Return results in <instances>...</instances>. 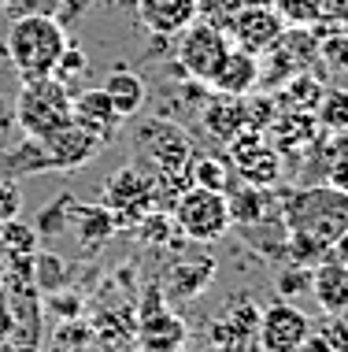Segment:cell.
Returning <instances> with one entry per match:
<instances>
[{
    "label": "cell",
    "instance_id": "6da1fadb",
    "mask_svg": "<svg viewBox=\"0 0 348 352\" xmlns=\"http://www.w3.org/2000/svg\"><path fill=\"white\" fill-rule=\"evenodd\" d=\"M71 34L56 15L34 12V15H15L4 37V52L19 82L26 78H45L56 71V60L67 49Z\"/></svg>",
    "mask_w": 348,
    "mask_h": 352
},
{
    "label": "cell",
    "instance_id": "7a4b0ae2",
    "mask_svg": "<svg viewBox=\"0 0 348 352\" xmlns=\"http://www.w3.org/2000/svg\"><path fill=\"white\" fill-rule=\"evenodd\" d=\"M278 208L289 234H308L323 245H334V237L348 226V193L326 182L293 189L278 201Z\"/></svg>",
    "mask_w": 348,
    "mask_h": 352
},
{
    "label": "cell",
    "instance_id": "3957f363",
    "mask_svg": "<svg viewBox=\"0 0 348 352\" xmlns=\"http://www.w3.org/2000/svg\"><path fill=\"white\" fill-rule=\"evenodd\" d=\"M12 116L26 138H49L71 122V89L63 82H56L52 74L26 78L15 93Z\"/></svg>",
    "mask_w": 348,
    "mask_h": 352
},
{
    "label": "cell",
    "instance_id": "277c9868",
    "mask_svg": "<svg viewBox=\"0 0 348 352\" xmlns=\"http://www.w3.org/2000/svg\"><path fill=\"white\" fill-rule=\"evenodd\" d=\"M134 145H137L134 164L145 170V175H178V170H185L193 160L189 134L171 119H145L137 126Z\"/></svg>",
    "mask_w": 348,
    "mask_h": 352
},
{
    "label": "cell",
    "instance_id": "5b68a950",
    "mask_svg": "<svg viewBox=\"0 0 348 352\" xmlns=\"http://www.w3.org/2000/svg\"><path fill=\"white\" fill-rule=\"evenodd\" d=\"M171 215H174L178 234L189 237V241H200V245L219 241L230 230V204H227V193H219V189L189 186L174 201Z\"/></svg>",
    "mask_w": 348,
    "mask_h": 352
},
{
    "label": "cell",
    "instance_id": "8992f818",
    "mask_svg": "<svg viewBox=\"0 0 348 352\" xmlns=\"http://www.w3.org/2000/svg\"><path fill=\"white\" fill-rule=\"evenodd\" d=\"M259 85L278 89L286 78H293L300 71H312L318 63V37L315 26H286L281 37L259 56Z\"/></svg>",
    "mask_w": 348,
    "mask_h": 352
},
{
    "label": "cell",
    "instance_id": "52a82bcc",
    "mask_svg": "<svg viewBox=\"0 0 348 352\" xmlns=\"http://www.w3.org/2000/svg\"><path fill=\"white\" fill-rule=\"evenodd\" d=\"M227 52H230L227 30H219L208 19H196L178 34V71L189 82L208 85L219 71V63L227 60Z\"/></svg>",
    "mask_w": 348,
    "mask_h": 352
},
{
    "label": "cell",
    "instance_id": "ba28073f",
    "mask_svg": "<svg viewBox=\"0 0 348 352\" xmlns=\"http://www.w3.org/2000/svg\"><path fill=\"white\" fill-rule=\"evenodd\" d=\"M104 204L115 215V230H134L152 212V175H145L137 164L119 167L104 182Z\"/></svg>",
    "mask_w": 348,
    "mask_h": 352
},
{
    "label": "cell",
    "instance_id": "9c48e42d",
    "mask_svg": "<svg viewBox=\"0 0 348 352\" xmlns=\"http://www.w3.org/2000/svg\"><path fill=\"white\" fill-rule=\"evenodd\" d=\"M286 30V23H281V15L270 8V0H259V4H244L237 15L227 23V37L233 49L241 52H252V56H263L270 49V45L281 37Z\"/></svg>",
    "mask_w": 348,
    "mask_h": 352
},
{
    "label": "cell",
    "instance_id": "30bf717a",
    "mask_svg": "<svg viewBox=\"0 0 348 352\" xmlns=\"http://www.w3.org/2000/svg\"><path fill=\"white\" fill-rule=\"evenodd\" d=\"M308 334H312V322L293 300H275L270 308L259 311V327H256L259 352H293Z\"/></svg>",
    "mask_w": 348,
    "mask_h": 352
},
{
    "label": "cell",
    "instance_id": "8fae6325",
    "mask_svg": "<svg viewBox=\"0 0 348 352\" xmlns=\"http://www.w3.org/2000/svg\"><path fill=\"white\" fill-rule=\"evenodd\" d=\"M45 152H49L52 160V170H78V167H89L93 160L100 156L108 145L100 138L86 134L82 126H74V122H67V126H60L56 134L41 138Z\"/></svg>",
    "mask_w": 348,
    "mask_h": 352
},
{
    "label": "cell",
    "instance_id": "7c38bea8",
    "mask_svg": "<svg viewBox=\"0 0 348 352\" xmlns=\"http://www.w3.org/2000/svg\"><path fill=\"white\" fill-rule=\"evenodd\" d=\"M71 122L82 126L86 134L100 138L104 145H111L122 126V116L115 111V104H111L104 89H82L71 97Z\"/></svg>",
    "mask_w": 348,
    "mask_h": 352
},
{
    "label": "cell",
    "instance_id": "4fadbf2b",
    "mask_svg": "<svg viewBox=\"0 0 348 352\" xmlns=\"http://www.w3.org/2000/svg\"><path fill=\"white\" fill-rule=\"evenodd\" d=\"M137 19L152 37H178L189 23L200 19L196 0H134Z\"/></svg>",
    "mask_w": 348,
    "mask_h": 352
},
{
    "label": "cell",
    "instance_id": "5bb4252c",
    "mask_svg": "<svg viewBox=\"0 0 348 352\" xmlns=\"http://www.w3.org/2000/svg\"><path fill=\"white\" fill-rule=\"evenodd\" d=\"M208 85L215 93H222V97H248V93H256L259 89V56L241 52L230 45L227 60L219 63V71H215V78Z\"/></svg>",
    "mask_w": 348,
    "mask_h": 352
},
{
    "label": "cell",
    "instance_id": "9a60e30c",
    "mask_svg": "<svg viewBox=\"0 0 348 352\" xmlns=\"http://www.w3.org/2000/svg\"><path fill=\"white\" fill-rule=\"evenodd\" d=\"M227 204H230V226H267L270 219H281V208L278 201L270 197V189H259V186H244L227 193Z\"/></svg>",
    "mask_w": 348,
    "mask_h": 352
},
{
    "label": "cell",
    "instance_id": "2e32d148",
    "mask_svg": "<svg viewBox=\"0 0 348 352\" xmlns=\"http://www.w3.org/2000/svg\"><path fill=\"white\" fill-rule=\"evenodd\" d=\"M312 297L326 316H348V267L326 256L323 263L312 267Z\"/></svg>",
    "mask_w": 348,
    "mask_h": 352
},
{
    "label": "cell",
    "instance_id": "e0dca14e",
    "mask_svg": "<svg viewBox=\"0 0 348 352\" xmlns=\"http://www.w3.org/2000/svg\"><path fill=\"white\" fill-rule=\"evenodd\" d=\"M267 134L278 152H300L323 141V126L315 122L312 111H278V119L267 126Z\"/></svg>",
    "mask_w": 348,
    "mask_h": 352
},
{
    "label": "cell",
    "instance_id": "ac0fdd59",
    "mask_svg": "<svg viewBox=\"0 0 348 352\" xmlns=\"http://www.w3.org/2000/svg\"><path fill=\"white\" fill-rule=\"evenodd\" d=\"M45 170H52V160L49 152H45L41 138H19L12 141L8 148H0V178H30V175H45Z\"/></svg>",
    "mask_w": 348,
    "mask_h": 352
},
{
    "label": "cell",
    "instance_id": "d6986e66",
    "mask_svg": "<svg viewBox=\"0 0 348 352\" xmlns=\"http://www.w3.org/2000/svg\"><path fill=\"white\" fill-rule=\"evenodd\" d=\"M71 226H74V234H78V241H82V249H89L86 256H93L100 249V245H108L111 237H115V215H111V208L104 201H97V204H82L74 208V215H71Z\"/></svg>",
    "mask_w": 348,
    "mask_h": 352
},
{
    "label": "cell",
    "instance_id": "ffe728a7",
    "mask_svg": "<svg viewBox=\"0 0 348 352\" xmlns=\"http://www.w3.org/2000/svg\"><path fill=\"white\" fill-rule=\"evenodd\" d=\"M215 278V260L211 256H200V260H182L174 263L171 274H167L163 297L167 300H193L208 289V282Z\"/></svg>",
    "mask_w": 348,
    "mask_h": 352
},
{
    "label": "cell",
    "instance_id": "44dd1931",
    "mask_svg": "<svg viewBox=\"0 0 348 352\" xmlns=\"http://www.w3.org/2000/svg\"><path fill=\"white\" fill-rule=\"evenodd\" d=\"M200 119H204V130H208L215 141L230 145V141L244 130V97H222V93H215V97L204 104Z\"/></svg>",
    "mask_w": 348,
    "mask_h": 352
},
{
    "label": "cell",
    "instance_id": "7402d4cb",
    "mask_svg": "<svg viewBox=\"0 0 348 352\" xmlns=\"http://www.w3.org/2000/svg\"><path fill=\"white\" fill-rule=\"evenodd\" d=\"M100 89L111 97V104H115V111H119L122 119H134L137 111L145 108V100H148L145 78H141L137 71H130V67H111V74L104 78Z\"/></svg>",
    "mask_w": 348,
    "mask_h": 352
},
{
    "label": "cell",
    "instance_id": "603a6c76",
    "mask_svg": "<svg viewBox=\"0 0 348 352\" xmlns=\"http://www.w3.org/2000/svg\"><path fill=\"white\" fill-rule=\"evenodd\" d=\"M323 93H326V85L318 82V74L300 71V74H293V78H286L278 85L275 104H278V111H315V104L323 100Z\"/></svg>",
    "mask_w": 348,
    "mask_h": 352
},
{
    "label": "cell",
    "instance_id": "cb8c5ba5",
    "mask_svg": "<svg viewBox=\"0 0 348 352\" xmlns=\"http://www.w3.org/2000/svg\"><path fill=\"white\" fill-rule=\"evenodd\" d=\"M318 164H323V182L348 193V130L318 141Z\"/></svg>",
    "mask_w": 348,
    "mask_h": 352
},
{
    "label": "cell",
    "instance_id": "d4e9b609",
    "mask_svg": "<svg viewBox=\"0 0 348 352\" xmlns=\"http://www.w3.org/2000/svg\"><path fill=\"white\" fill-rule=\"evenodd\" d=\"M137 338L141 341H174V345H185V322L178 319L171 308H159L152 316L137 319Z\"/></svg>",
    "mask_w": 348,
    "mask_h": 352
},
{
    "label": "cell",
    "instance_id": "484cf974",
    "mask_svg": "<svg viewBox=\"0 0 348 352\" xmlns=\"http://www.w3.org/2000/svg\"><path fill=\"white\" fill-rule=\"evenodd\" d=\"M312 116L323 126V134H345L348 130V89H326Z\"/></svg>",
    "mask_w": 348,
    "mask_h": 352
},
{
    "label": "cell",
    "instance_id": "4316f807",
    "mask_svg": "<svg viewBox=\"0 0 348 352\" xmlns=\"http://www.w3.org/2000/svg\"><path fill=\"white\" fill-rule=\"evenodd\" d=\"M189 182L204 186V189H219V193H230V164L219 156H193L189 160Z\"/></svg>",
    "mask_w": 348,
    "mask_h": 352
},
{
    "label": "cell",
    "instance_id": "83f0119b",
    "mask_svg": "<svg viewBox=\"0 0 348 352\" xmlns=\"http://www.w3.org/2000/svg\"><path fill=\"white\" fill-rule=\"evenodd\" d=\"M74 208H78V197H74V193H60L52 204H45L41 215H37V223H34L37 237H56V234H63V230L71 226Z\"/></svg>",
    "mask_w": 348,
    "mask_h": 352
},
{
    "label": "cell",
    "instance_id": "f1b7e54d",
    "mask_svg": "<svg viewBox=\"0 0 348 352\" xmlns=\"http://www.w3.org/2000/svg\"><path fill=\"white\" fill-rule=\"evenodd\" d=\"M37 241H41L37 230L30 223H19V215L0 223V256H34Z\"/></svg>",
    "mask_w": 348,
    "mask_h": 352
},
{
    "label": "cell",
    "instance_id": "f546056e",
    "mask_svg": "<svg viewBox=\"0 0 348 352\" xmlns=\"http://www.w3.org/2000/svg\"><path fill=\"white\" fill-rule=\"evenodd\" d=\"M134 230H137V237L145 245H174V230H178V226H174V215L171 212H159V208H152V212L141 219Z\"/></svg>",
    "mask_w": 348,
    "mask_h": 352
},
{
    "label": "cell",
    "instance_id": "4dcf8cb0",
    "mask_svg": "<svg viewBox=\"0 0 348 352\" xmlns=\"http://www.w3.org/2000/svg\"><path fill=\"white\" fill-rule=\"evenodd\" d=\"M286 26H315L323 19V0H270Z\"/></svg>",
    "mask_w": 348,
    "mask_h": 352
},
{
    "label": "cell",
    "instance_id": "1f68e13d",
    "mask_svg": "<svg viewBox=\"0 0 348 352\" xmlns=\"http://www.w3.org/2000/svg\"><path fill=\"white\" fill-rule=\"evenodd\" d=\"M89 71V56L86 49H82L78 41H67V49H63V56L56 60V71H52V78L56 82H63L71 89L74 82H78V74H86Z\"/></svg>",
    "mask_w": 348,
    "mask_h": 352
},
{
    "label": "cell",
    "instance_id": "d6a6232c",
    "mask_svg": "<svg viewBox=\"0 0 348 352\" xmlns=\"http://www.w3.org/2000/svg\"><path fill=\"white\" fill-rule=\"evenodd\" d=\"M278 119V104L270 93H263V97H244V130H259V134H267V126Z\"/></svg>",
    "mask_w": 348,
    "mask_h": 352
},
{
    "label": "cell",
    "instance_id": "836d02e7",
    "mask_svg": "<svg viewBox=\"0 0 348 352\" xmlns=\"http://www.w3.org/2000/svg\"><path fill=\"white\" fill-rule=\"evenodd\" d=\"M63 278H67V263L56 252H34V282L41 289H60Z\"/></svg>",
    "mask_w": 348,
    "mask_h": 352
},
{
    "label": "cell",
    "instance_id": "e575fe53",
    "mask_svg": "<svg viewBox=\"0 0 348 352\" xmlns=\"http://www.w3.org/2000/svg\"><path fill=\"white\" fill-rule=\"evenodd\" d=\"M304 289H312V271L300 267V263H289V267L278 274V293H281V300L297 297V293H304Z\"/></svg>",
    "mask_w": 348,
    "mask_h": 352
},
{
    "label": "cell",
    "instance_id": "d590c367",
    "mask_svg": "<svg viewBox=\"0 0 348 352\" xmlns=\"http://www.w3.org/2000/svg\"><path fill=\"white\" fill-rule=\"evenodd\" d=\"M318 338L334 352H348V316H326V322L318 327Z\"/></svg>",
    "mask_w": 348,
    "mask_h": 352
},
{
    "label": "cell",
    "instance_id": "8d00e7d4",
    "mask_svg": "<svg viewBox=\"0 0 348 352\" xmlns=\"http://www.w3.org/2000/svg\"><path fill=\"white\" fill-rule=\"evenodd\" d=\"M63 8V0H8L4 12L8 15H34V12H45V15H56Z\"/></svg>",
    "mask_w": 348,
    "mask_h": 352
},
{
    "label": "cell",
    "instance_id": "74e56055",
    "mask_svg": "<svg viewBox=\"0 0 348 352\" xmlns=\"http://www.w3.org/2000/svg\"><path fill=\"white\" fill-rule=\"evenodd\" d=\"M49 311H52V316H60V319H78L82 316V297H78V293H60V289H56L49 297Z\"/></svg>",
    "mask_w": 348,
    "mask_h": 352
},
{
    "label": "cell",
    "instance_id": "f35d334b",
    "mask_svg": "<svg viewBox=\"0 0 348 352\" xmlns=\"http://www.w3.org/2000/svg\"><path fill=\"white\" fill-rule=\"evenodd\" d=\"M19 208H23V197H19V186L12 178H0V223H8V219L19 215Z\"/></svg>",
    "mask_w": 348,
    "mask_h": 352
},
{
    "label": "cell",
    "instance_id": "ab89813d",
    "mask_svg": "<svg viewBox=\"0 0 348 352\" xmlns=\"http://www.w3.org/2000/svg\"><path fill=\"white\" fill-rule=\"evenodd\" d=\"M56 341H67L71 349H82L89 341V327L86 322H74V319H67V327H60L56 330Z\"/></svg>",
    "mask_w": 348,
    "mask_h": 352
},
{
    "label": "cell",
    "instance_id": "60d3db41",
    "mask_svg": "<svg viewBox=\"0 0 348 352\" xmlns=\"http://www.w3.org/2000/svg\"><path fill=\"white\" fill-rule=\"evenodd\" d=\"M93 4H97V0H63V8L56 12V19H60L63 26H74L82 15H86V8H93Z\"/></svg>",
    "mask_w": 348,
    "mask_h": 352
},
{
    "label": "cell",
    "instance_id": "b9f144b4",
    "mask_svg": "<svg viewBox=\"0 0 348 352\" xmlns=\"http://www.w3.org/2000/svg\"><path fill=\"white\" fill-rule=\"evenodd\" d=\"M318 23L348 26V0H323V19H318Z\"/></svg>",
    "mask_w": 348,
    "mask_h": 352
},
{
    "label": "cell",
    "instance_id": "7bdbcfd3",
    "mask_svg": "<svg viewBox=\"0 0 348 352\" xmlns=\"http://www.w3.org/2000/svg\"><path fill=\"white\" fill-rule=\"evenodd\" d=\"M15 330H19V319H15V311L8 308V300L0 297V345H4L8 338H15Z\"/></svg>",
    "mask_w": 348,
    "mask_h": 352
},
{
    "label": "cell",
    "instance_id": "ee69618b",
    "mask_svg": "<svg viewBox=\"0 0 348 352\" xmlns=\"http://www.w3.org/2000/svg\"><path fill=\"white\" fill-rule=\"evenodd\" d=\"M330 256H334L337 263H341V267H348V226H345V230L334 237V245H330Z\"/></svg>",
    "mask_w": 348,
    "mask_h": 352
},
{
    "label": "cell",
    "instance_id": "f6af8a7d",
    "mask_svg": "<svg viewBox=\"0 0 348 352\" xmlns=\"http://www.w3.org/2000/svg\"><path fill=\"white\" fill-rule=\"evenodd\" d=\"M293 352H334L330 345H326V341L323 338H318V334H308L304 341H300V345L293 349Z\"/></svg>",
    "mask_w": 348,
    "mask_h": 352
},
{
    "label": "cell",
    "instance_id": "bcb514c9",
    "mask_svg": "<svg viewBox=\"0 0 348 352\" xmlns=\"http://www.w3.org/2000/svg\"><path fill=\"white\" fill-rule=\"evenodd\" d=\"M141 352H185V345H174V341H141Z\"/></svg>",
    "mask_w": 348,
    "mask_h": 352
},
{
    "label": "cell",
    "instance_id": "7dc6e473",
    "mask_svg": "<svg viewBox=\"0 0 348 352\" xmlns=\"http://www.w3.org/2000/svg\"><path fill=\"white\" fill-rule=\"evenodd\" d=\"M0 352H37L34 341H15V338H8L4 345H0Z\"/></svg>",
    "mask_w": 348,
    "mask_h": 352
},
{
    "label": "cell",
    "instance_id": "c3c4849f",
    "mask_svg": "<svg viewBox=\"0 0 348 352\" xmlns=\"http://www.w3.org/2000/svg\"><path fill=\"white\" fill-rule=\"evenodd\" d=\"M122 4H134V0H122Z\"/></svg>",
    "mask_w": 348,
    "mask_h": 352
},
{
    "label": "cell",
    "instance_id": "681fc988",
    "mask_svg": "<svg viewBox=\"0 0 348 352\" xmlns=\"http://www.w3.org/2000/svg\"><path fill=\"white\" fill-rule=\"evenodd\" d=\"M4 4H8V0H0V8H4Z\"/></svg>",
    "mask_w": 348,
    "mask_h": 352
},
{
    "label": "cell",
    "instance_id": "f907efd6",
    "mask_svg": "<svg viewBox=\"0 0 348 352\" xmlns=\"http://www.w3.org/2000/svg\"><path fill=\"white\" fill-rule=\"evenodd\" d=\"M0 104H4V100H0Z\"/></svg>",
    "mask_w": 348,
    "mask_h": 352
}]
</instances>
